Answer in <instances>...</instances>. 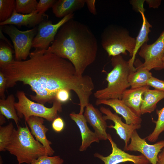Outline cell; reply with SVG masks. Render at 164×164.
I'll return each instance as SVG.
<instances>
[{
	"mask_svg": "<svg viewBox=\"0 0 164 164\" xmlns=\"http://www.w3.org/2000/svg\"><path fill=\"white\" fill-rule=\"evenodd\" d=\"M29 59L0 65V71L5 77L6 88L17 82L29 85L35 93L29 95L33 101L43 104L53 103L59 90L72 91L78 97L81 108L89 103L94 88L93 80L87 75L79 76L69 60L45 50L35 49Z\"/></svg>",
	"mask_w": 164,
	"mask_h": 164,
	"instance_id": "obj_1",
	"label": "cell"
},
{
	"mask_svg": "<svg viewBox=\"0 0 164 164\" xmlns=\"http://www.w3.org/2000/svg\"><path fill=\"white\" fill-rule=\"evenodd\" d=\"M98 48L97 38L89 27L73 19L60 27L54 41L45 51L69 60L81 76L95 61Z\"/></svg>",
	"mask_w": 164,
	"mask_h": 164,
	"instance_id": "obj_2",
	"label": "cell"
},
{
	"mask_svg": "<svg viewBox=\"0 0 164 164\" xmlns=\"http://www.w3.org/2000/svg\"><path fill=\"white\" fill-rule=\"evenodd\" d=\"M26 126L14 128L6 150L15 156L18 164H30L39 157L47 155L43 145L35 140L25 123Z\"/></svg>",
	"mask_w": 164,
	"mask_h": 164,
	"instance_id": "obj_3",
	"label": "cell"
},
{
	"mask_svg": "<svg viewBox=\"0 0 164 164\" xmlns=\"http://www.w3.org/2000/svg\"><path fill=\"white\" fill-rule=\"evenodd\" d=\"M112 70L107 75V87L94 93L97 99H121L124 91L130 87L128 77L131 72L128 61L121 55L112 56L111 60Z\"/></svg>",
	"mask_w": 164,
	"mask_h": 164,
	"instance_id": "obj_4",
	"label": "cell"
},
{
	"mask_svg": "<svg viewBox=\"0 0 164 164\" xmlns=\"http://www.w3.org/2000/svg\"><path fill=\"white\" fill-rule=\"evenodd\" d=\"M101 43L109 56H114L121 54L126 55L128 51L132 57L135 39L129 36L125 30L114 26H110L102 32Z\"/></svg>",
	"mask_w": 164,
	"mask_h": 164,
	"instance_id": "obj_5",
	"label": "cell"
},
{
	"mask_svg": "<svg viewBox=\"0 0 164 164\" xmlns=\"http://www.w3.org/2000/svg\"><path fill=\"white\" fill-rule=\"evenodd\" d=\"M16 96L18 101L15 102V106L18 115L20 118L23 117L25 121L30 117L35 116L52 122L62 111V103L56 100L51 107L47 108L44 104L31 101L23 91H17Z\"/></svg>",
	"mask_w": 164,
	"mask_h": 164,
	"instance_id": "obj_6",
	"label": "cell"
},
{
	"mask_svg": "<svg viewBox=\"0 0 164 164\" xmlns=\"http://www.w3.org/2000/svg\"><path fill=\"white\" fill-rule=\"evenodd\" d=\"M0 28L3 32L10 37L12 42L15 60H26L30 53L33 40L37 32V27L22 31L14 25H6L1 26Z\"/></svg>",
	"mask_w": 164,
	"mask_h": 164,
	"instance_id": "obj_7",
	"label": "cell"
},
{
	"mask_svg": "<svg viewBox=\"0 0 164 164\" xmlns=\"http://www.w3.org/2000/svg\"><path fill=\"white\" fill-rule=\"evenodd\" d=\"M74 13L69 14L55 24L50 20H43L39 25L37 32L34 38L32 47L35 49L46 50L54 40L60 27L69 20L73 19Z\"/></svg>",
	"mask_w": 164,
	"mask_h": 164,
	"instance_id": "obj_8",
	"label": "cell"
},
{
	"mask_svg": "<svg viewBox=\"0 0 164 164\" xmlns=\"http://www.w3.org/2000/svg\"><path fill=\"white\" fill-rule=\"evenodd\" d=\"M164 53V30L153 43H145L141 47L139 56L144 60L142 66L149 70L163 69L162 58Z\"/></svg>",
	"mask_w": 164,
	"mask_h": 164,
	"instance_id": "obj_9",
	"label": "cell"
},
{
	"mask_svg": "<svg viewBox=\"0 0 164 164\" xmlns=\"http://www.w3.org/2000/svg\"><path fill=\"white\" fill-rule=\"evenodd\" d=\"M131 142L124 151H138L144 155L152 164H157L158 156L164 148V140L158 141L154 144L147 143L141 138L136 130L132 133Z\"/></svg>",
	"mask_w": 164,
	"mask_h": 164,
	"instance_id": "obj_10",
	"label": "cell"
},
{
	"mask_svg": "<svg viewBox=\"0 0 164 164\" xmlns=\"http://www.w3.org/2000/svg\"><path fill=\"white\" fill-rule=\"evenodd\" d=\"M108 139L112 147V152L108 156H104L98 153L94 156L104 162V164H118L127 162H130L134 164H149L150 162L143 155H138L130 154L119 148L113 141L111 135H108Z\"/></svg>",
	"mask_w": 164,
	"mask_h": 164,
	"instance_id": "obj_11",
	"label": "cell"
},
{
	"mask_svg": "<svg viewBox=\"0 0 164 164\" xmlns=\"http://www.w3.org/2000/svg\"><path fill=\"white\" fill-rule=\"evenodd\" d=\"M100 111L105 114L103 118L105 121L109 120L112 121L114 125H111L108 127L114 129L116 133L121 139L125 142V145L124 148H126L129 144L132 134L134 131L139 129L141 125H128L124 123L121 118L116 113H113L108 108L101 106L100 108Z\"/></svg>",
	"mask_w": 164,
	"mask_h": 164,
	"instance_id": "obj_12",
	"label": "cell"
},
{
	"mask_svg": "<svg viewBox=\"0 0 164 164\" xmlns=\"http://www.w3.org/2000/svg\"><path fill=\"white\" fill-rule=\"evenodd\" d=\"M83 114L100 140L108 139L106 130L108 126L101 112L89 103L85 108Z\"/></svg>",
	"mask_w": 164,
	"mask_h": 164,
	"instance_id": "obj_13",
	"label": "cell"
},
{
	"mask_svg": "<svg viewBox=\"0 0 164 164\" xmlns=\"http://www.w3.org/2000/svg\"><path fill=\"white\" fill-rule=\"evenodd\" d=\"M44 120L43 118L32 116L26 122L30 128L32 135L45 149L47 155L52 156L55 152L50 146L52 142L46 137V133L49 129L44 125Z\"/></svg>",
	"mask_w": 164,
	"mask_h": 164,
	"instance_id": "obj_14",
	"label": "cell"
},
{
	"mask_svg": "<svg viewBox=\"0 0 164 164\" xmlns=\"http://www.w3.org/2000/svg\"><path fill=\"white\" fill-rule=\"evenodd\" d=\"M95 104L96 105L103 104L111 107L117 114L123 117L127 124L141 125V117L136 114L121 99H97Z\"/></svg>",
	"mask_w": 164,
	"mask_h": 164,
	"instance_id": "obj_15",
	"label": "cell"
},
{
	"mask_svg": "<svg viewBox=\"0 0 164 164\" xmlns=\"http://www.w3.org/2000/svg\"><path fill=\"white\" fill-rule=\"evenodd\" d=\"M70 116L75 122L80 131L82 143L79 148L80 151H85L93 142H99L100 140L97 135L88 128L87 121L83 114L72 112L70 114Z\"/></svg>",
	"mask_w": 164,
	"mask_h": 164,
	"instance_id": "obj_16",
	"label": "cell"
},
{
	"mask_svg": "<svg viewBox=\"0 0 164 164\" xmlns=\"http://www.w3.org/2000/svg\"><path fill=\"white\" fill-rule=\"evenodd\" d=\"M46 16H47L38 13L36 10L29 14H23L18 13L15 10L9 19L0 22V26L12 25L34 28L44 20V17Z\"/></svg>",
	"mask_w": 164,
	"mask_h": 164,
	"instance_id": "obj_17",
	"label": "cell"
},
{
	"mask_svg": "<svg viewBox=\"0 0 164 164\" xmlns=\"http://www.w3.org/2000/svg\"><path fill=\"white\" fill-rule=\"evenodd\" d=\"M149 86L127 89L123 93L121 99L136 114L141 116V106L145 92Z\"/></svg>",
	"mask_w": 164,
	"mask_h": 164,
	"instance_id": "obj_18",
	"label": "cell"
},
{
	"mask_svg": "<svg viewBox=\"0 0 164 164\" xmlns=\"http://www.w3.org/2000/svg\"><path fill=\"white\" fill-rule=\"evenodd\" d=\"M85 4V0H56L52 7V12L56 17L63 18L82 9Z\"/></svg>",
	"mask_w": 164,
	"mask_h": 164,
	"instance_id": "obj_19",
	"label": "cell"
},
{
	"mask_svg": "<svg viewBox=\"0 0 164 164\" xmlns=\"http://www.w3.org/2000/svg\"><path fill=\"white\" fill-rule=\"evenodd\" d=\"M134 63L136 64V70L130 72L128 77L131 88H136L148 85L149 80L153 76L152 73L142 66V63L138 60L134 62Z\"/></svg>",
	"mask_w": 164,
	"mask_h": 164,
	"instance_id": "obj_20",
	"label": "cell"
},
{
	"mask_svg": "<svg viewBox=\"0 0 164 164\" xmlns=\"http://www.w3.org/2000/svg\"><path fill=\"white\" fill-rule=\"evenodd\" d=\"M141 15L143 22L139 33L135 39V44L133 54L131 59L128 61L131 72L136 70L134 66L136 55L142 46L149 40L148 34L151 31L150 28H152V25L147 21L144 14V10L139 12Z\"/></svg>",
	"mask_w": 164,
	"mask_h": 164,
	"instance_id": "obj_21",
	"label": "cell"
},
{
	"mask_svg": "<svg viewBox=\"0 0 164 164\" xmlns=\"http://www.w3.org/2000/svg\"><path fill=\"white\" fill-rule=\"evenodd\" d=\"M164 98V92L156 89H147L143 95L141 106V115L153 112L157 103Z\"/></svg>",
	"mask_w": 164,
	"mask_h": 164,
	"instance_id": "obj_22",
	"label": "cell"
},
{
	"mask_svg": "<svg viewBox=\"0 0 164 164\" xmlns=\"http://www.w3.org/2000/svg\"><path fill=\"white\" fill-rule=\"evenodd\" d=\"M15 97L12 94L9 95L6 99H0V112L8 119L13 120L18 127L19 119L15 106Z\"/></svg>",
	"mask_w": 164,
	"mask_h": 164,
	"instance_id": "obj_23",
	"label": "cell"
},
{
	"mask_svg": "<svg viewBox=\"0 0 164 164\" xmlns=\"http://www.w3.org/2000/svg\"><path fill=\"white\" fill-rule=\"evenodd\" d=\"M156 112L158 119L155 121V128L153 132L145 138L152 142H155L160 135L164 131V107L160 110L157 109Z\"/></svg>",
	"mask_w": 164,
	"mask_h": 164,
	"instance_id": "obj_24",
	"label": "cell"
},
{
	"mask_svg": "<svg viewBox=\"0 0 164 164\" xmlns=\"http://www.w3.org/2000/svg\"><path fill=\"white\" fill-rule=\"evenodd\" d=\"M16 6V0H0V22L6 20L11 16Z\"/></svg>",
	"mask_w": 164,
	"mask_h": 164,
	"instance_id": "obj_25",
	"label": "cell"
},
{
	"mask_svg": "<svg viewBox=\"0 0 164 164\" xmlns=\"http://www.w3.org/2000/svg\"><path fill=\"white\" fill-rule=\"evenodd\" d=\"M15 128L12 122L7 125L0 126V151H5L11 139Z\"/></svg>",
	"mask_w": 164,
	"mask_h": 164,
	"instance_id": "obj_26",
	"label": "cell"
},
{
	"mask_svg": "<svg viewBox=\"0 0 164 164\" xmlns=\"http://www.w3.org/2000/svg\"><path fill=\"white\" fill-rule=\"evenodd\" d=\"M15 11L23 14H29L36 10L38 2L36 0H16Z\"/></svg>",
	"mask_w": 164,
	"mask_h": 164,
	"instance_id": "obj_27",
	"label": "cell"
},
{
	"mask_svg": "<svg viewBox=\"0 0 164 164\" xmlns=\"http://www.w3.org/2000/svg\"><path fill=\"white\" fill-rule=\"evenodd\" d=\"M15 53L12 48L5 42L0 40V65L11 62L14 59L12 54Z\"/></svg>",
	"mask_w": 164,
	"mask_h": 164,
	"instance_id": "obj_28",
	"label": "cell"
},
{
	"mask_svg": "<svg viewBox=\"0 0 164 164\" xmlns=\"http://www.w3.org/2000/svg\"><path fill=\"white\" fill-rule=\"evenodd\" d=\"M63 160L60 156H41L30 164H63Z\"/></svg>",
	"mask_w": 164,
	"mask_h": 164,
	"instance_id": "obj_29",
	"label": "cell"
},
{
	"mask_svg": "<svg viewBox=\"0 0 164 164\" xmlns=\"http://www.w3.org/2000/svg\"><path fill=\"white\" fill-rule=\"evenodd\" d=\"M56 0H39L38 2L36 11L38 13L44 14L45 12L50 8H52Z\"/></svg>",
	"mask_w": 164,
	"mask_h": 164,
	"instance_id": "obj_30",
	"label": "cell"
},
{
	"mask_svg": "<svg viewBox=\"0 0 164 164\" xmlns=\"http://www.w3.org/2000/svg\"><path fill=\"white\" fill-rule=\"evenodd\" d=\"M70 91L65 89L59 90L56 95V100L62 104L67 102L70 99Z\"/></svg>",
	"mask_w": 164,
	"mask_h": 164,
	"instance_id": "obj_31",
	"label": "cell"
},
{
	"mask_svg": "<svg viewBox=\"0 0 164 164\" xmlns=\"http://www.w3.org/2000/svg\"><path fill=\"white\" fill-rule=\"evenodd\" d=\"M148 85L155 89L164 92V81L152 76L149 80Z\"/></svg>",
	"mask_w": 164,
	"mask_h": 164,
	"instance_id": "obj_32",
	"label": "cell"
},
{
	"mask_svg": "<svg viewBox=\"0 0 164 164\" xmlns=\"http://www.w3.org/2000/svg\"><path fill=\"white\" fill-rule=\"evenodd\" d=\"M52 126L55 132L58 133L61 132L64 128V122L61 117L58 116L52 121Z\"/></svg>",
	"mask_w": 164,
	"mask_h": 164,
	"instance_id": "obj_33",
	"label": "cell"
},
{
	"mask_svg": "<svg viewBox=\"0 0 164 164\" xmlns=\"http://www.w3.org/2000/svg\"><path fill=\"white\" fill-rule=\"evenodd\" d=\"M6 79L3 73L0 71V97L5 99V90L6 88Z\"/></svg>",
	"mask_w": 164,
	"mask_h": 164,
	"instance_id": "obj_34",
	"label": "cell"
},
{
	"mask_svg": "<svg viewBox=\"0 0 164 164\" xmlns=\"http://www.w3.org/2000/svg\"><path fill=\"white\" fill-rule=\"evenodd\" d=\"M85 2L89 11L92 14L96 15L97 12L95 5V0H85Z\"/></svg>",
	"mask_w": 164,
	"mask_h": 164,
	"instance_id": "obj_35",
	"label": "cell"
},
{
	"mask_svg": "<svg viewBox=\"0 0 164 164\" xmlns=\"http://www.w3.org/2000/svg\"><path fill=\"white\" fill-rule=\"evenodd\" d=\"M146 2L149 4V7L154 8H158L160 5L161 0H146Z\"/></svg>",
	"mask_w": 164,
	"mask_h": 164,
	"instance_id": "obj_36",
	"label": "cell"
},
{
	"mask_svg": "<svg viewBox=\"0 0 164 164\" xmlns=\"http://www.w3.org/2000/svg\"><path fill=\"white\" fill-rule=\"evenodd\" d=\"M157 164H164V148L158 156Z\"/></svg>",
	"mask_w": 164,
	"mask_h": 164,
	"instance_id": "obj_37",
	"label": "cell"
},
{
	"mask_svg": "<svg viewBox=\"0 0 164 164\" xmlns=\"http://www.w3.org/2000/svg\"><path fill=\"white\" fill-rule=\"evenodd\" d=\"M2 30L0 29V39L4 40L5 42L7 43L12 48H14L13 46L12 45L10 42L3 35Z\"/></svg>",
	"mask_w": 164,
	"mask_h": 164,
	"instance_id": "obj_38",
	"label": "cell"
},
{
	"mask_svg": "<svg viewBox=\"0 0 164 164\" xmlns=\"http://www.w3.org/2000/svg\"><path fill=\"white\" fill-rule=\"evenodd\" d=\"M5 118L3 115L0 114V126L5 124L6 122Z\"/></svg>",
	"mask_w": 164,
	"mask_h": 164,
	"instance_id": "obj_39",
	"label": "cell"
},
{
	"mask_svg": "<svg viewBox=\"0 0 164 164\" xmlns=\"http://www.w3.org/2000/svg\"><path fill=\"white\" fill-rule=\"evenodd\" d=\"M163 69H164V53L162 58Z\"/></svg>",
	"mask_w": 164,
	"mask_h": 164,
	"instance_id": "obj_40",
	"label": "cell"
},
{
	"mask_svg": "<svg viewBox=\"0 0 164 164\" xmlns=\"http://www.w3.org/2000/svg\"><path fill=\"white\" fill-rule=\"evenodd\" d=\"M3 163V161H2V157L1 156V155H0V164H2Z\"/></svg>",
	"mask_w": 164,
	"mask_h": 164,
	"instance_id": "obj_41",
	"label": "cell"
}]
</instances>
